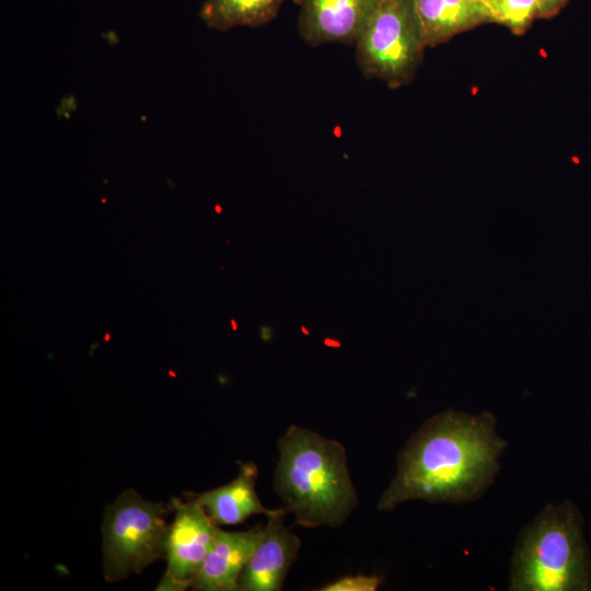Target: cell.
Listing matches in <instances>:
<instances>
[{
  "mask_svg": "<svg viewBox=\"0 0 591 591\" xmlns=\"http://www.w3.org/2000/svg\"><path fill=\"white\" fill-rule=\"evenodd\" d=\"M506 447L489 413L434 415L401 451L396 474L378 509L390 511L416 499L432 503L474 500L494 482Z\"/></svg>",
  "mask_w": 591,
  "mask_h": 591,
  "instance_id": "obj_1",
  "label": "cell"
},
{
  "mask_svg": "<svg viewBox=\"0 0 591 591\" xmlns=\"http://www.w3.org/2000/svg\"><path fill=\"white\" fill-rule=\"evenodd\" d=\"M275 491L304 528L339 526L358 506L341 443L290 426L277 442Z\"/></svg>",
  "mask_w": 591,
  "mask_h": 591,
  "instance_id": "obj_2",
  "label": "cell"
},
{
  "mask_svg": "<svg viewBox=\"0 0 591 591\" xmlns=\"http://www.w3.org/2000/svg\"><path fill=\"white\" fill-rule=\"evenodd\" d=\"M590 584L580 518L569 502L547 506L519 536L510 590L572 591Z\"/></svg>",
  "mask_w": 591,
  "mask_h": 591,
  "instance_id": "obj_3",
  "label": "cell"
},
{
  "mask_svg": "<svg viewBox=\"0 0 591 591\" xmlns=\"http://www.w3.org/2000/svg\"><path fill=\"white\" fill-rule=\"evenodd\" d=\"M170 505L143 499L134 490L124 491L106 507L102 522L103 573L115 582L140 573L165 557Z\"/></svg>",
  "mask_w": 591,
  "mask_h": 591,
  "instance_id": "obj_4",
  "label": "cell"
},
{
  "mask_svg": "<svg viewBox=\"0 0 591 591\" xmlns=\"http://www.w3.org/2000/svg\"><path fill=\"white\" fill-rule=\"evenodd\" d=\"M355 46L364 76L391 88L407 83L427 47L414 0H381Z\"/></svg>",
  "mask_w": 591,
  "mask_h": 591,
  "instance_id": "obj_5",
  "label": "cell"
},
{
  "mask_svg": "<svg viewBox=\"0 0 591 591\" xmlns=\"http://www.w3.org/2000/svg\"><path fill=\"white\" fill-rule=\"evenodd\" d=\"M186 497L170 502L175 517L166 540V571L157 590L182 591L194 586L219 526L193 494Z\"/></svg>",
  "mask_w": 591,
  "mask_h": 591,
  "instance_id": "obj_6",
  "label": "cell"
},
{
  "mask_svg": "<svg viewBox=\"0 0 591 591\" xmlns=\"http://www.w3.org/2000/svg\"><path fill=\"white\" fill-rule=\"evenodd\" d=\"M381 0H297L299 33L311 46L355 44Z\"/></svg>",
  "mask_w": 591,
  "mask_h": 591,
  "instance_id": "obj_7",
  "label": "cell"
},
{
  "mask_svg": "<svg viewBox=\"0 0 591 591\" xmlns=\"http://www.w3.org/2000/svg\"><path fill=\"white\" fill-rule=\"evenodd\" d=\"M286 510L267 517L262 537L241 577L242 591H279L301 546L300 538L283 524Z\"/></svg>",
  "mask_w": 591,
  "mask_h": 591,
  "instance_id": "obj_8",
  "label": "cell"
},
{
  "mask_svg": "<svg viewBox=\"0 0 591 591\" xmlns=\"http://www.w3.org/2000/svg\"><path fill=\"white\" fill-rule=\"evenodd\" d=\"M263 534V526L227 532L218 526L212 546L204 560L193 590H240L241 573Z\"/></svg>",
  "mask_w": 591,
  "mask_h": 591,
  "instance_id": "obj_9",
  "label": "cell"
},
{
  "mask_svg": "<svg viewBox=\"0 0 591 591\" xmlns=\"http://www.w3.org/2000/svg\"><path fill=\"white\" fill-rule=\"evenodd\" d=\"M258 476L254 463H241L237 476L218 488L193 494L217 525H233L244 522L253 514L273 515L283 508L268 509L255 491Z\"/></svg>",
  "mask_w": 591,
  "mask_h": 591,
  "instance_id": "obj_10",
  "label": "cell"
},
{
  "mask_svg": "<svg viewBox=\"0 0 591 591\" xmlns=\"http://www.w3.org/2000/svg\"><path fill=\"white\" fill-rule=\"evenodd\" d=\"M426 46H434L457 33L491 22L489 8L473 0H414Z\"/></svg>",
  "mask_w": 591,
  "mask_h": 591,
  "instance_id": "obj_11",
  "label": "cell"
},
{
  "mask_svg": "<svg viewBox=\"0 0 591 591\" xmlns=\"http://www.w3.org/2000/svg\"><path fill=\"white\" fill-rule=\"evenodd\" d=\"M286 0H205L199 18L212 30L262 26L274 20Z\"/></svg>",
  "mask_w": 591,
  "mask_h": 591,
  "instance_id": "obj_12",
  "label": "cell"
},
{
  "mask_svg": "<svg viewBox=\"0 0 591 591\" xmlns=\"http://www.w3.org/2000/svg\"><path fill=\"white\" fill-rule=\"evenodd\" d=\"M489 10L491 22L500 23L518 34L538 16V0H491Z\"/></svg>",
  "mask_w": 591,
  "mask_h": 591,
  "instance_id": "obj_13",
  "label": "cell"
},
{
  "mask_svg": "<svg viewBox=\"0 0 591 591\" xmlns=\"http://www.w3.org/2000/svg\"><path fill=\"white\" fill-rule=\"evenodd\" d=\"M381 583L378 576H349L320 588V591H375Z\"/></svg>",
  "mask_w": 591,
  "mask_h": 591,
  "instance_id": "obj_14",
  "label": "cell"
},
{
  "mask_svg": "<svg viewBox=\"0 0 591 591\" xmlns=\"http://www.w3.org/2000/svg\"><path fill=\"white\" fill-rule=\"evenodd\" d=\"M568 0H538V16L549 18L559 12Z\"/></svg>",
  "mask_w": 591,
  "mask_h": 591,
  "instance_id": "obj_15",
  "label": "cell"
},
{
  "mask_svg": "<svg viewBox=\"0 0 591 591\" xmlns=\"http://www.w3.org/2000/svg\"><path fill=\"white\" fill-rule=\"evenodd\" d=\"M271 333H273V328L270 326L260 327V336L264 340H269Z\"/></svg>",
  "mask_w": 591,
  "mask_h": 591,
  "instance_id": "obj_16",
  "label": "cell"
},
{
  "mask_svg": "<svg viewBox=\"0 0 591 591\" xmlns=\"http://www.w3.org/2000/svg\"><path fill=\"white\" fill-rule=\"evenodd\" d=\"M325 344H326V345H335V346H339V345H340L339 343H334V341L331 340L329 338H326V339H325Z\"/></svg>",
  "mask_w": 591,
  "mask_h": 591,
  "instance_id": "obj_17",
  "label": "cell"
},
{
  "mask_svg": "<svg viewBox=\"0 0 591 591\" xmlns=\"http://www.w3.org/2000/svg\"><path fill=\"white\" fill-rule=\"evenodd\" d=\"M486 4L489 8L491 0H473Z\"/></svg>",
  "mask_w": 591,
  "mask_h": 591,
  "instance_id": "obj_18",
  "label": "cell"
},
{
  "mask_svg": "<svg viewBox=\"0 0 591 591\" xmlns=\"http://www.w3.org/2000/svg\"><path fill=\"white\" fill-rule=\"evenodd\" d=\"M230 322H231V326H232L233 331H236V328H237L236 322L234 320H231Z\"/></svg>",
  "mask_w": 591,
  "mask_h": 591,
  "instance_id": "obj_19",
  "label": "cell"
},
{
  "mask_svg": "<svg viewBox=\"0 0 591 591\" xmlns=\"http://www.w3.org/2000/svg\"><path fill=\"white\" fill-rule=\"evenodd\" d=\"M302 332L305 333V334H310L304 326L301 327Z\"/></svg>",
  "mask_w": 591,
  "mask_h": 591,
  "instance_id": "obj_20",
  "label": "cell"
},
{
  "mask_svg": "<svg viewBox=\"0 0 591 591\" xmlns=\"http://www.w3.org/2000/svg\"><path fill=\"white\" fill-rule=\"evenodd\" d=\"M108 338H109V334H106L105 335V340H108Z\"/></svg>",
  "mask_w": 591,
  "mask_h": 591,
  "instance_id": "obj_21",
  "label": "cell"
}]
</instances>
